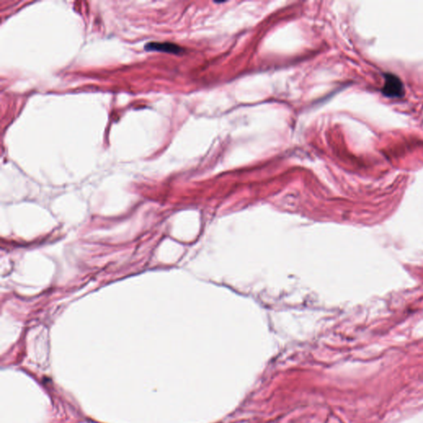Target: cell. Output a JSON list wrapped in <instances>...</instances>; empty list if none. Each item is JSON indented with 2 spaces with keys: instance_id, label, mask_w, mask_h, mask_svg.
Masks as SVG:
<instances>
[{
  "instance_id": "cell-1",
  "label": "cell",
  "mask_w": 423,
  "mask_h": 423,
  "mask_svg": "<svg viewBox=\"0 0 423 423\" xmlns=\"http://www.w3.org/2000/svg\"><path fill=\"white\" fill-rule=\"evenodd\" d=\"M384 83L382 95L388 99H401L404 96V84L400 78L392 73L384 74Z\"/></svg>"
},
{
  "instance_id": "cell-2",
  "label": "cell",
  "mask_w": 423,
  "mask_h": 423,
  "mask_svg": "<svg viewBox=\"0 0 423 423\" xmlns=\"http://www.w3.org/2000/svg\"><path fill=\"white\" fill-rule=\"evenodd\" d=\"M147 51H160L179 55L184 51V49L171 42H150L145 46Z\"/></svg>"
}]
</instances>
